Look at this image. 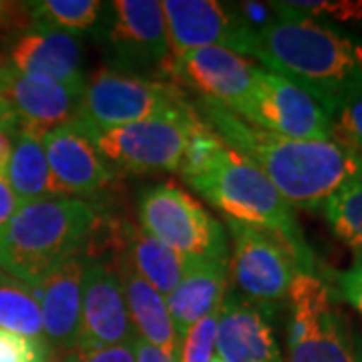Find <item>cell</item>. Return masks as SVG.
Here are the masks:
<instances>
[{
    "label": "cell",
    "instance_id": "cell-31",
    "mask_svg": "<svg viewBox=\"0 0 362 362\" xmlns=\"http://www.w3.org/2000/svg\"><path fill=\"white\" fill-rule=\"evenodd\" d=\"M59 362H135L137 361V338L103 349H71L65 354L57 356Z\"/></svg>",
    "mask_w": 362,
    "mask_h": 362
},
{
    "label": "cell",
    "instance_id": "cell-7",
    "mask_svg": "<svg viewBox=\"0 0 362 362\" xmlns=\"http://www.w3.org/2000/svg\"><path fill=\"white\" fill-rule=\"evenodd\" d=\"M143 232L192 259L230 258L221 223L175 183H159L139 197Z\"/></svg>",
    "mask_w": 362,
    "mask_h": 362
},
{
    "label": "cell",
    "instance_id": "cell-6",
    "mask_svg": "<svg viewBox=\"0 0 362 362\" xmlns=\"http://www.w3.org/2000/svg\"><path fill=\"white\" fill-rule=\"evenodd\" d=\"M185 103L180 85L101 69L85 78L75 121L95 131L117 129Z\"/></svg>",
    "mask_w": 362,
    "mask_h": 362
},
{
    "label": "cell",
    "instance_id": "cell-18",
    "mask_svg": "<svg viewBox=\"0 0 362 362\" xmlns=\"http://www.w3.org/2000/svg\"><path fill=\"white\" fill-rule=\"evenodd\" d=\"M272 312L238 294L223 298L216 334L218 358L221 362H282Z\"/></svg>",
    "mask_w": 362,
    "mask_h": 362
},
{
    "label": "cell",
    "instance_id": "cell-4",
    "mask_svg": "<svg viewBox=\"0 0 362 362\" xmlns=\"http://www.w3.org/2000/svg\"><path fill=\"white\" fill-rule=\"evenodd\" d=\"M192 187L226 214L228 220L254 226L282 238L294 250L302 270L312 272V254L292 206L278 194L252 159L228 145L218 163L202 180L194 181Z\"/></svg>",
    "mask_w": 362,
    "mask_h": 362
},
{
    "label": "cell",
    "instance_id": "cell-10",
    "mask_svg": "<svg viewBox=\"0 0 362 362\" xmlns=\"http://www.w3.org/2000/svg\"><path fill=\"white\" fill-rule=\"evenodd\" d=\"M235 115L254 127L288 139L330 141L332 133L328 111L312 95L259 66L246 101L240 105Z\"/></svg>",
    "mask_w": 362,
    "mask_h": 362
},
{
    "label": "cell",
    "instance_id": "cell-11",
    "mask_svg": "<svg viewBox=\"0 0 362 362\" xmlns=\"http://www.w3.org/2000/svg\"><path fill=\"white\" fill-rule=\"evenodd\" d=\"M105 39L115 71L171 77L168 23L157 0H115L107 8Z\"/></svg>",
    "mask_w": 362,
    "mask_h": 362
},
{
    "label": "cell",
    "instance_id": "cell-1",
    "mask_svg": "<svg viewBox=\"0 0 362 362\" xmlns=\"http://www.w3.org/2000/svg\"><path fill=\"white\" fill-rule=\"evenodd\" d=\"M202 113L223 141L262 169L290 206L318 209L346 183L362 177V159L337 143L280 137L209 101H202Z\"/></svg>",
    "mask_w": 362,
    "mask_h": 362
},
{
    "label": "cell",
    "instance_id": "cell-35",
    "mask_svg": "<svg viewBox=\"0 0 362 362\" xmlns=\"http://www.w3.org/2000/svg\"><path fill=\"white\" fill-rule=\"evenodd\" d=\"M135 362H175V358L161 352L156 346L143 342L141 338H137V361Z\"/></svg>",
    "mask_w": 362,
    "mask_h": 362
},
{
    "label": "cell",
    "instance_id": "cell-2",
    "mask_svg": "<svg viewBox=\"0 0 362 362\" xmlns=\"http://www.w3.org/2000/svg\"><path fill=\"white\" fill-rule=\"evenodd\" d=\"M278 18L252 33L244 57L262 61L268 71L312 95L332 115L350 97L362 93V42L330 26L284 11L272 2Z\"/></svg>",
    "mask_w": 362,
    "mask_h": 362
},
{
    "label": "cell",
    "instance_id": "cell-36",
    "mask_svg": "<svg viewBox=\"0 0 362 362\" xmlns=\"http://www.w3.org/2000/svg\"><path fill=\"white\" fill-rule=\"evenodd\" d=\"M13 153V135H8L6 131H0V177H4L8 161Z\"/></svg>",
    "mask_w": 362,
    "mask_h": 362
},
{
    "label": "cell",
    "instance_id": "cell-9",
    "mask_svg": "<svg viewBox=\"0 0 362 362\" xmlns=\"http://www.w3.org/2000/svg\"><path fill=\"white\" fill-rule=\"evenodd\" d=\"M286 304L290 362H354L332 292L314 272H298Z\"/></svg>",
    "mask_w": 362,
    "mask_h": 362
},
{
    "label": "cell",
    "instance_id": "cell-37",
    "mask_svg": "<svg viewBox=\"0 0 362 362\" xmlns=\"http://www.w3.org/2000/svg\"><path fill=\"white\" fill-rule=\"evenodd\" d=\"M352 352H354V362H362V338L356 340V344L352 346Z\"/></svg>",
    "mask_w": 362,
    "mask_h": 362
},
{
    "label": "cell",
    "instance_id": "cell-40",
    "mask_svg": "<svg viewBox=\"0 0 362 362\" xmlns=\"http://www.w3.org/2000/svg\"><path fill=\"white\" fill-rule=\"evenodd\" d=\"M0 274H2V270H0Z\"/></svg>",
    "mask_w": 362,
    "mask_h": 362
},
{
    "label": "cell",
    "instance_id": "cell-3",
    "mask_svg": "<svg viewBox=\"0 0 362 362\" xmlns=\"http://www.w3.org/2000/svg\"><path fill=\"white\" fill-rule=\"evenodd\" d=\"M103 218L101 207L81 197L21 204L0 230V270L35 286L69 258L89 256Z\"/></svg>",
    "mask_w": 362,
    "mask_h": 362
},
{
    "label": "cell",
    "instance_id": "cell-30",
    "mask_svg": "<svg viewBox=\"0 0 362 362\" xmlns=\"http://www.w3.org/2000/svg\"><path fill=\"white\" fill-rule=\"evenodd\" d=\"M0 362H51V350L45 340L0 328Z\"/></svg>",
    "mask_w": 362,
    "mask_h": 362
},
{
    "label": "cell",
    "instance_id": "cell-27",
    "mask_svg": "<svg viewBox=\"0 0 362 362\" xmlns=\"http://www.w3.org/2000/svg\"><path fill=\"white\" fill-rule=\"evenodd\" d=\"M330 141L342 151L362 159V93L350 97L330 115Z\"/></svg>",
    "mask_w": 362,
    "mask_h": 362
},
{
    "label": "cell",
    "instance_id": "cell-23",
    "mask_svg": "<svg viewBox=\"0 0 362 362\" xmlns=\"http://www.w3.org/2000/svg\"><path fill=\"white\" fill-rule=\"evenodd\" d=\"M30 26L59 30L66 35H85L99 26L105 4L99 0H40L28 2Z\"/></svg>",
    "mask_w": 362,
    "mask_h": 362
},
{
    "label": "cell",
    "instance_id": "cell-16",
    "mask_svg": "<svg viewBox=\"0 0 362 362\" xmlns=\"http://www.w3.org/2000/svg\"><path fill=\"white\" fill-rule=\"evenodd\" d=\"M42 147L61 197H95L115 180L111 165L75 119L49 131L42 137Z\"/></svg>",
    "mask_w": 362,
    "mask_h": 362
},
{
    "label": "cell",
    "instance_id": "cell-14",
    "mask_svg": "<svg viewBox=\"0 0 362 362\" xmlns=\"http://www.w3.org/2000/svg\"><path fill=\"white\" fill-rule=\"evenodd\" d=\"M161 8L168 23L171 63L183 52L202 47H223L242 54L252 35L242 25L233 4L218 0H165Z\"/></svg>",
    "mask_w": 362,
    "mask_h": 362
},
{
    "label": "cell",
    "instance_id": "cell-13",
    "mask_svg": "<svg viewBox=\"0 0 362 362\" xmlns=\"http://www.w3.org/2000/svg\"><path fill=\"white\" fill-rule=\"evenodd\" d=\"M81 95L51 78L25 75L11 65H0V115L13 131L37 135L71 123L77 117Z\"/></svg>",
    "mask_w": 362,
    "mask_h": 362
},
{
    "label": "cell",
    "instance_id": "cell-32",
    "mask_svg": "<svg viewBox=\"0 0 362 362\" xmlns=\"http://www.w3.org/2000/svg\"><path fill=\"white\" fill-rule=\"evenodd\" d=\"M338 288L342 298L362 316V258H356L349 270L338 274Z\"/></svg>",
    "mask_w": 362,
    "mask_h": 362
},
{
    "label": "cell",
    "instance_id": "cell-19",
    "mask_svg": "<svg viewBox=\"0 0 362 362\" xmlns=\"http://www.w3.org/2000/svg\"><path fill=\"white\" fill-rule=\"evenodd\" d=\"M8 59L11 66L25 75L51 78L78 95L83 93V54L77 37L73 35L33 26L13 40Z\"/></svg>",
    "mask_w": 362,
    "mask_h": 362
},
{
    "label": "cell",
    "instance_id": "cell-26",
    "mask_svg": "<svg viewBox=\"0 0 362 362\" xmlns=\"http://www.w3.org/2000/svg\"><path fill=\"white\" fill-rule=\"evenodd\" d=\"M226 147L228 145L220 135L211 129L204 119H199L189 133V139H187L185 151L181 157L180 168H177L181 177L189 185L194 181L202 180L204 175L209 173V169L218 163Z\"/></svg>",
    "mask_w": 362,
    "mask_h": 362
},
{
    "label": "cell",
    "instance_id": "cell-25",
    "mask_svg": "<svg viewBox=\"0 0 362 362\" xmlns=\"http://www.w3.org/2000/svg\"><path fill=\"white\" fill-rule=\"evenodd\" d=\"M322 207L338 238L352 250L362 252V177L346 183Z\"/></svg>",
    "mask_w": 362,
    "mask_h": 362
},
{
    "label": "cell",
    "instance_id": "cell-20",
    "mask_svg": "<svg viewBox=\"0 0 362 362\" xmlns=\"http://www.w3.org/2000/svg\"><path fill=\"white\" fill-rule=\"evenodd\" d=\"M230 266L228 258L189 259V266L168 296V310L177 337L187 328L221 308L228 290Z\"/></svg>",
    "mask_w": 362,
    "mask_h": 362
},
{
    "label": "cell",
    "instance_id": "cell-17",
    "mask_svg": "<svg viewBox=\"0 0 362 362\" xmlns=\"http://www.w3.org/2000/svg\"><path fill=\"white\" fill-rule=\"evenodd\" d=\"M87 256H75L54 266L35 284L39 298L42 337L51 354H65L77 346Z\"/></svg>",
    "mask_w": 362,
    "mask_h": 362
},
{
    "label": "cell",
    "instance_id": "cell-22",
    "mask_svg": "<svg viewBox=\"0 0 362 362\" xmlns=\"http://www.w3.org/2000/svg\"><path fill=\"white\" fill-rule=\"evenodd\" d=\"M4 180L8 181L11 189L21 204L47 199V197H61L54 187L51 169L47 163L42 135L30 131L21 129L14 133L13 153Z\"/></svg>",
    "mask_w": 362,
    "mask_h": 362
},
{
    "label": "cell",
    "instance_id": "cell-24",
    "mask_svg": "<svg viewBox=\"0 0 362 362\" xmlns=\"http://www.w3.org/2000/svg\"><path fill=\"white\" fill-rule=\"evenodd\" d=\"M0 328L14 334L45 340L35 286L0 274Z\"/></svg>",
    "mask_w": 362,
    "mask_h": 362
},
{
    "label": "cell",
    "instance_id": "cell-33",
    "mask_svg": "<svg viewBox=\"0 0 362 362\" xmlns=\"http://www.w3.org/2000/svg\"><path fill=\"white\" fill-rule=\"evenodd\" d=\"M30 25V16L26 4L0 2V26H25Z\"/></svg>",
    "mask_w": 362,
    "mask_h": 362
},
{
    "label": "cell",
    "instance_id": "cell-8",
    "mask_svg": "<svg viewBox=\"0 0 362 362\" xmlns=\"http://www.w3.org/2000/svg\"><path fill=\"white\" fill-rule=\"evenodd\" d=\"M228 228L232 233L228 266L233 286L247 302L276 312L286 302L298 272H304L300 259L274 233L232 220H228Z\"/></svg>",
    "mask_w": 362,
    "mask_h": 362
},
{
    "label": "cell",
    "instance_id": "cell-34",
    "mask_svg": "<svg viewBox=\"0 0 362 362\" xmlns=\"http://www.w3.org/2000/svg\"><path fill=\"white\" fill-rule=\"evenodd\" d=\"M18 206H21V202L11 189L8 181L0 177V230H4V226L11 221Z\"/></svg>",
    "mask_w": 362,
    "mask_h": 362
},
{
    "label": "cell",
    "instance_id": "cell-15",
    "mask_svg": "<svg viewBox=\"0 0 362 362\" xmlns=\"http://www.w3.org/2000/svg\"><path fill=\"white\" fill-rule=\"evenodd\" d=\"M256 69L247 57L223 47L183 52L171 63V77L202 95V101L238 111L252 89Z\"/></svg>",
    "mask_w": 362,
    "mask_h": 362
},
{
    "label": "cell",
    "instance_id": "cell-28",
    "mask_svg": "<svg viewBox=\"0 0 362 362\" xmlns=\"http://www.w3.org/2000/svg\"><path fill=\"white\" fill-rule=\"evenodd\" d=\"M218 318L220 310L202 318L192 328L185 330L180 338L175 362H211L216 350V334H218Z\"/></svg>",
    "mask_w": 362,
    "mask_h": 362
},
{
    "label": "cell",
    "instance_id": "cell-38",
    "mask_svg": "<svg viewBox=\"0 0 362 362\" xmlns=\"http://www.w3.org/2000/svg\"><path fill=\"white\" fill-rule=\"evenodd\" d=\"M0 131H6L8 135H13V131H11V127H8V123L4 121V117L0 115Z\"/></svg>",
    "mask_w": 362,
    "mask_h": 362
},
{
    "label": "cell",
    "instance_id": "cell-12",
    "mask_svg": "<svg viewBox=\"0 0 362 362\" xmlns=\"http://www.w3.org/2000/svg\"><path fill=\"white\" fill-rule=\"evenodd\" d=\"M115 258L87 256L83 276L78 349H103L135 340Z\"/></svg>",
    "mask_w": 362,
    "mask_h": 362
},
{
    "label": "cell",
    "instance_id": "cell-5",
    "mask_svg": "<svg viewBox=\"0 0 362 362\" xmlns=\"http://www.w3.org/2000/svg\"><path fill=\"white\" fill-rule=\"evenodd\" d=\"M197 121V111L185 101L159 115L117 129L95 131L78 125L109 165L131 175H149L177 171Z\"/></svg>",
    "mask_w": 362,
    "mask_h": 362
},
{
    "label": "cell",
    "instance_id": "cell-39",
    "mask_svg": "<svg viewBox=\"0 0 362 362\" xmlns=\"http://www.w3.org/2000/svg\"><path fill=\"white\" fill-rule=\"evenodd\" d=\"M211 362H221V361H220V358H218V356H214V361H211Z\"/></svg>",
    "mask_w": 362,
    "mask_h": 362
},
{
    "label": "cell",
    "instance_id": "cell-29",
    "mask_svg": "<svg viewBox=\"0 0 362 362\" xmlns=\"http://www.w3.org/2000/svg\"><path fill=\"white\" fill-rule=\"evenodd\" d=\"M284 11L304 16L308 21L330 18L337 23H358L362 21V0H296L278 2Z\"/></svg>",
    "mask_w": 362,
    "mask_h": 362
},
{
    "label": "cell",
    "instance_id": "cell-21",
    "mask_svg": "<svg viewBox=\"0 0 362 362\" xmlns=\"http://www.w3.org/2000/svg\"><path fill=\"white\" fill-rule=\"evenodd\" d=\"M115 264L119 276H121L129 320L137 338H141L143 342H147L175 358L177 346H180V337L171 322L165 298L161 296L156 288L147 284L143 278H139L123 259L115 258Z\"/></svg>",
    "mask_w": 362,
    "mask_h": 362
}]
</instances>
